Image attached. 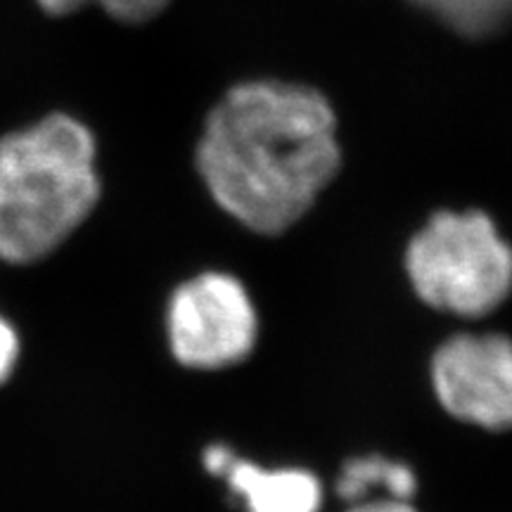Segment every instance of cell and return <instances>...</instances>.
<instances>
[{
  "mask_svg": "<svg viewBox=\"0 0 512 512\" xmlns=\"http://www.w3.org/2000/svg\"><path fill=\"white\" fill-rule=\"evenodd\" d=\"M195 164L226 214L254 233L280 235L337 176L335 110L302 83H238L209 112Z\"/></svg>",
  "mask_w": 512,
  "mask_h": 512,
  "instance_id": "6da1fadb",
  "label": "cell"
},
{
  "mask_svg": "<svg viewBox=\"0 0 512 512\" xmlns=\"http://www.w3.org/2000/svg\"><path fill=\"white\" fill-rule=\"evenodd\" d=\"M91 128L55 112L0 138V259L55 252L100 200Z\"/></svg>",
  "mask_w": 512,
  "mask_h": 512,
  "instance_id": "7a4b0ae2",
  "label": "cell"
},
{
  "mask_svg": "<svg viewBox=\"0 0 512 512\" xmlns=\"http://www.w3.org/2000/svg\"><path fill=\"white\" fill-rule=\"evenodd\" d=\"M406 273L432 309L486 318L512 297V242L482 209L437 211L408 245Z\"/></svg>",
  "mask_w": 512,
  "mask_h": 512,
  "instance_id": "3957f363",
  "label": "cell"
},
{
  "mask_svg": "<svg viewBox=\"0 0 512 512\" xmlns=\"http://www.w3.org/2000/svg\"><path fill=\"white\" fill-rule=\"evenodd\" d=\"M166 328L178 363L192 370H219L252 354L259 320L238 278L202 273L171 294Z\"/></svg>",
  "mask_w": 512,
  "mask_h": 512,
  "instance_id": "277c9868",
  "label": "cell"
},
{
  "mask_svg": "<svg viewBox=\"0 0 512 512\" xmlns=\"http://www.w3.org/2000/svg\"><path fill=\"white\" fill-rule=\"evenodd\" d=\"M434 394L444 411L484 432H512V337L463 332L432 358Z\"/></svg>",
  "mask_w": 512,
  "mask_h": 512,
  "instance_id": "5b68a950",
  "label": "cell"
},
{
  "mask_svg": "<svg viewBox=\"0 0 512 512\" xmlns=\"http://www.w3.org/2000/svg\"><path fill=\"white\" fill-rule=\"evenodd\" d=\"M204 467L228 482L247 512H318L323 486L302 467H259L235 458L228 446H209Z\"/></svg>",
  "mask_w": 512,
  "mask_h": 512,
  "instance_id": "8992f818",
  "label": "cell"
},
{
  "mask_svg": "<svg viewBox=\"0 0 512 512\" xmlns=\"http://www.w3.org/2000/svg\"><path fill=\"white\" fill-rule=\"evenodd\" d=\"M373 489L387 491L389 498L408 501L418 489L413 470L403 463L382 456H361L347 460L337 479V496L344 501H366Z\"/></svg>",
  "mask_w": 512,
  "mask_h": 512,
  "instance_id": "52a82bcc",
  "label": "cell"
},
{
  "mask_svg": "<svg viewBox=\"0 0 512 512\" xmlns=\"http://www.w3.org/2000/svg\"><path fill=\"white\" fill-rule=\"evenodd\" d=\"M465 38H486L512 19V0H408Z\"/></svg>",
  "mask_w": 512,
  "mask_h": 512,
  "instance_id": "ba28073f",
  "label": "cell"
},
{
  "mask_svg": "<svg viewBox=\"0 0 512 512\" xmlns=\"http://www.w3.org/2000/svg\"><path fill=\"white\" fill-rule=\"evenodd\" d=\"M93 3L117 22L143 24L155 19L169 5V0H36L38 8L50 17H67Z\"/></svg>",
  "mask_w": 512,
  "mask_h": 512,
  "instance_id": "9c48e42d",
  "label": "cell"
},
{
  "mask_svg": "<svg viewBox=\"0 0 512 512\" xmlns=\"http://www.w3.org/2000/svg\"><path fill=\"white\" fill-rule=\"evenodd\" d=\"M19 358V337L5 318H0V384L12 375Z\"/></svg>",
  "mask_w": 512,
  "mask_h": 512,
  "instance_id": "30bf717a",
  "label": "cell"
},
{
  "mask_svg": "<svg viewBox=\"0 0 512 512\" xmlns=\"http://www.w3.org/2000/svg\"><path fill=\"white\" fill-rule=\"evenodd\" d=\"M349 512H418L408 501H401V498H373V501H361L354 503V508Z\"/></svg>",
  "mask_w": 512,
  "mask_h": 512,
  "instance_id": "8fae6325",
  "label": "cell"
}]
</instances>
